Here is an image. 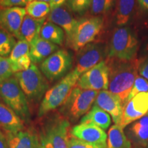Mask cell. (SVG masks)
Wrapping results in <instances>:
<instances>
[{"instance_id": "6da1fadb", "label": "cell", "mask_w": 148, "mask_h": 148, "mask_svg": "<svg viewBox=\"0 0 148 148\" xmlns=\"http://www.w3.org/2000/svg\"><path fill=\"white\" fill-rule=\"evenodd\" d=\"M106 62L109 69V91L117 95L123 106L138 76L140 59L134 58L130 60L107 58Z\"/></svg>"}, {"instance_id": "7a4b0ae2", "label": "cell", "mask_w": 148, "mask_h": 148, "mask_svg": "<svg viewBox=\"0 0 148 148\" xmlns=\"http://www.w3.org/2000/svg\"><path fill=\"white\" fill-rule=\"evenodd\" d=\"M70 123L60 113L45 119L38 133L40 148H68Z\"/></svg>"}, {"instance_id": "3957f363", "label": "cell", "mask_w": 148, "mask_h": 148, "mask_svg": "<svg viewBox=\"0 0 148 148\" xmlns=\"http://www.w3.org/2000/svg\"><path fill=\"white\" fill-rule=\"evenodd\" d=\"M79 77V75L73 70L53 87L48 89L43 96L38 108V116L42 117L62 106L72 89L76 86Z\"/></svg>"}, {"instance_id": "277c9868", "label": "cell", "mask_w": 148, "mask_h": 148, "mask_svg": "<svg viewBox=\"0 0 148 148\" xmlns=\"http://www.w3.org/2000/svg\"><path fill=\"white\" fill-rule=\"evenodd\" d=\"M0 98L23 121H29L30 111L27 98L15 77L12 76L0 82Z\"/></svg>"}, {"instance_id": "5b68a950", "label": "cell", "mask_w": 148, "mask_h": 148, "mask_svg": "<svg viewBox=\"0 0 148 148\" xmlns=\"http://www.w3.org/2000/svg\"><path fill=\"white\" fill-rule=\"evenodd\" d=\"M98 92L97 90H84L75 86L60 107V113L68 120L76 121L90 110Z\"/></svg>"}, {"instance_id": "8992f818", "label": "cell", "mask_w": 148, "mask_h": 148, "mask_svg": "<svg viewBox=\"0 0 148 148\" xmlns=\"http://www.w3.org/2000/svg\"><path fill=\"white\" fill-rule=\"evenodd\" d=\"M138 42L129 27H117L112 33L107 58L130 60L136 58Z\"/></svg>"}, {"instance_id": "52a82bcc", "label": "cell", "mask_w": 148, "mask_h": 148, "mask_svg": "<svg viewBox=\"0 0 148 148\" xmlns=\"http://www.w3.org/2000/svg\"><path fill=\"white\" fill-rule=\"evenodd\" d=\"M27 98L32 101H38L45 95L49 88L47 78L34 64L25 71L14 73Z\"/></svg>"}, {"instance_id": "ba28073f", "label": "cell", "mask_w": 148, "mask_h": 148, "mask_svg": "<svg viewBox=\"0 0 148 148\" xmlns=\"http://www.w3.org/2000/svg\"><path fill=\"white\" fill-rule=\"evenodd\" d=\"M103 27V18L101 16L81 18L77 22L76 29L69 45L75 51H79L94 41L102 31Z\"/></svg>"}, {"instance_id": "9c48e42d", "label": "cell", "mask_w": 148, "mask_h": 148, "mask_svg": "<svg viewBox=\"0 0 148 148\" xmlns=\"http://www.w3.org/2000/svg\"><path fill=\"white\" fill-rule=\"evenodd\" d=\"M73 64L71 53L66 49H58L47 57L40 64V70L49 81L62 77Z\"/></svg>"}, {"instance_id": "30bf717a", "label": "cell", "mask_w": 148, "mask_h": 148, "mask_svg": "<svg viewBox=\"0 0 148 148\" xmlns=\"http://www.w3.org/2000/svg\"><path fill=\"white\" fill-rule=\"evenodd\" d=\"M109 69L106 60H101L79 77L76 86L84 90L108 89Z\"/></svg>"}, {"instance_id": "8fae6325", "label": "cell", "mask_w": 148, "mask_h": 148, "mask_svg": "<svg viewBox=\"0 0 148 148\" xmlns=\"http://www.w3.org/2000/svg\"><path fill=\"white\" fill-rule=\"evenodd\" d=\"M77 51L73 71L79 77L103 60L106 53L103 46L98 43H89Z\"/></svg>"}, {"instance_id": "7c38bea8", "label": "cell", "mask_w": 148, "mask_h": 148, "mask_svg": "<svg viewBox=\"0 0 148 148\" xmlns=\"http://www.w3.org/2000/svg\"><path fill=\"white\" fill-rule=\"evenodd\" d=\"M148 112V92H140L127 101L123 106L120 125L124 128Z\"/></svg>"}, {"instance_id": "4fadbf2b", "label": "cell", "mask_w": 148, "mask_h": 148, "mask_svg": "<svg viewBox=\"0 0 148 148\" xmlns=\"http://www.w3.org/2000/svg\"><path fill=\"white\" fill-rule=\"evenodd\" d=\"M70 134L99 148H106L107 147L108 136L106 132L96 125L79 123L72 127Z\"/></svg>"}, {"instance_id": "5bb4252c", "label": "cell", "mask_w": 148, "mask_h": 148, "mask_svg": "<svg viewBox=\"0 0 148 148\" xmlns=\"http://www.w3.org/2000/svg\"><path fill=\"white\" fill-rule=\"evenodd\" d=\"M25 15L26 11L23 7L2 8L0 12V27L19 40L20 29Z\"/></svg>"}, {"instance_id": "9a60e30c", "label": "cell", "mask_w": 148, "mask_h": 148, "mask_svg": "<svg viewBox=\"0 0 148 148\" xmlns=\"http://www.w3.org/2000/svg\"><path fill=\"white\" fill-rule=\"evenodd\" d=\"M95 104L110 114L115 124L119 125L122 119L123 104L117 95L107 90L99 91Z\"/></svg>"}, {"instance_id": "2e32d148", "label": "cell", "mask_w": 148, "mask_h": 148, "mask_svg": "<svg viewBox=\"0 0 148 148\" xmlns=\"http://www.w3.org/2000/svg\"><path fill=\"white\" fill-rule=\"evenodd\" d=\"M47 21L56 24L63 29L66 36V42L69 44L78 22L69 11L63 7V5L53 9L48 15Z\"/></svg>"}, {"instance_id": "e0dca14e", "label": "cell", "mask_w": 148, "mask_h": 148, "mask_svg": "<svg viewBox=\"0 0 148 148\" xmlns=\"http://www.w3.org/2000/svg\"><path fill=\"white\" fill-rule=\"evenodd\" d=\"M5 134L8 148H40L38 134L32 129Z\"/></svg>"}, {"instance_id": "ac0fdd59", "label": "cell", "mask_w": 148, "mask_h": 148, "mask_svg": "<svg viewBox=\"0 0 148 148\" xmlns=\"http://www.w3.org/2000/svg\"><path fill=\"white\" fill-rule=\"evenodd\" d=\"M8 58L14 73L27 70L32 64L29 54V44L25 40H18Z\"/></svg>"}, {"instance_id": "d6986e66", "label": "cell", "mask_w": 148, "mask_h": 148, "mask_svg": "<svg viewBox=\"0 0 148 148\" xmlns=\"http://www.w3.org/2000/svg\"><path fill=\"white\" fill-rule=\"evenodd\" d=\"M126 136L135 147L148 145V114L136 120L126 128Z\"/></svg>"}, {"instance_id": "ffe728a7", "label": "cell", "mask_w": 148, "mask_h": 148, "mask_svg": "<svg viewBox=\"0 0 148 148\" xmlns=\"http://www.w3.org/2000/svg\"><path fill=\"white\" fill-rule=\"evenodd\" d=\"M58 50V46L38 36L29 44V54L32 63H39Z\"/></svg>"}, {"instance_id": "44dd1931", "label": "cell", "mask_w": 148, "mask_h": 148, "mask_svg": "<svg viewBox=\"0 0 148 148\" xmlns=\"http://www.w3.org/2000/svg\"><path fill=\"white\" fill-rule=\"evenodd\" d=\"M0 127L5 132L16 133L24 129L23 121L5 103L0 101Z\"/></svg>"}, {"instance_id": "7402d4cb", "label": "cell", "mask_w": 148, "mask_h": 148, "mask_svg": "<svg viewBox=\"0 0 148 148\" xmlns=\"http://www.w3.org/2000/svg\"><path fill=\"white\" fill-rule=\"evenodd\" d=\"M45 19L46 18H35L26 14L20 29L19 40H25L30 44L35 38L40 36V30Z\"/></svg>"}, {"instance_id": "603a6c76", "label": "cell", "mask_w": 148, "mask_h": 148, "mask_svg": "<svg viewBox=\"0 0 148 148\" xmlns=\"http://www.w3.org/2000/svg\"><path fill=\"white\" fill-rule=\"evenodd\" d=\"M80 123L96 125L106 130L111 124V117L108 112L94 104L87 113L82 116Z\"/></svg>"}, {"instance_id": "cb8c5ba5", "label": "cell", "mask_w": 148, "mask_h": 148, "mask_svg": "<svg viewBox=\"0 0 148 148\" xmlns=\"http://www.w3.org/2000/svg\"><path fill=\"white\" fill-rule=\"evenodd\" d=\"M132 143L120 125L114 124L110 127L108 133L106 148H131Z\"/></svg>"}, {"instance_id": "d4e9b609", "label": "cell", "mask_w": 148, "mask_h": 148, "mask_svg": "<svg viewBox=\"0 0 148 148\" xmlns=\"http://www.w3.org/2000/svg\"><path fill=\"white\" fill-rule=\"evenodd\" d=\"M40 37L56 45H62L65 33L56 24L49 21H45L40 32Z\"/></svg>"}, {"instance_id": "484cf974", "label": "cell", "mask_w": 148, "mask_h": 148, "mask_svg": "<svg viewBox=\"0 0 148 148\" xmlns=\"http://www.w3.org/2000/svg\"><path fill=\"white\" fill-rule=\"evenodd\" d=\"M136 0H116L115 7L116 23L119 26L128 23L134 11Z\"/></svg>"}, {"instance_id": "4316f807", "label": "cell", "mask_w": 148, "mask_h": 148, "mask_svg": "<svg viewBox=\"0 0 148 148\" xmlns=\"http://www.w3.org/2000/svg\"><path fill=\"white\" fill-rule=\"evenodd\" d=\"M25 8L26 14L35 18H46L51 10L49 3L38 1H29Z\"/></svg>"}, {"instance_id": "83f0119b", "label": "cell", "mask_w": 148, "mask_h": 148, "mask_svg": "<svg viewBox=\"0 0 148 148\" xmlns=\"http://www.w3.org/2000/svg\"><path fill=\"white\" fill-rule=\"evenodd\" d=\"M15 37L10 32L0 27V56L7 57L15 46L16 41Z\"/></svg>"}, {"instance_id": "f1b7e54d", "label": "cell", "mask_w": 148, "mask_h": 148, "mask_svg": "<svg viewBox=\"0 0 148 148\" xmlns=\"http://www.w3.org/2000/svg\"><path fill=\"white\" fill-rule=\"evenodd\" d=\"M115 0H92L90 12L94 16L106 14L113 8Z\"/></svg>"}, {"instance_id": "f546056e", "label": "cell", "mask_w": 148, "mask_h": 148, "mask_svg": "<svg viewBox=\"0 0 148 148\" xmlns=\"http://www.w3.org/2000/svg\"><path fill=\"white\" fill-rule=\"evenodd\" d=\"M92 0H68L65 4L74 13L82 14L90 9Z\"/></svg>"}, {"instance_id": "4dcf8cb0", "label": "cell", "mask_w": 148, "mask_h": 148, "mask_svg": "<svg viewBox=\"0 0 148 148\" xmlns=\"http://www.w3.org/2000/svg\"><path fill=\"white\" fill-rule=\"evenodd\" d=\"M148 92V80L141 76H137L135 79L132 90L130 92L127 101L140 92Z\"/></svg>"}, {"instance_id": "1f68e13d", "label": "cell", "mask_w": 148, "mask_h": 148, "mask_svg": "<svg viewBox=\"0 0 148 148\" xmlns=\"http://www.w3.org/2000/svg\"><path fill=\"white\" fill-rule=\"evenodd\" d=\"M14 73L10 60L0 56V82L12 77Z\"/></svg>"}, {"instance_id": "d6a6232c", "label": "cell", "mask_w": 148, "mask_h": 148, "mask_svg": "<svg viewBox=\"0 0 148 148\" xmlns=\"http://www.w3.org/2000/svg\"><path fill=\"white\" fill-rule=\"evenodd\" d=\"M68 148H99L92 144L86 143L74 137L70 134L68 141Z\"/></svg>"}, {"instance_id": "836d02e7", "label": "cell", "mask_w": 148, "mask_h": 148, "mask_svg": "<svg viewBox=\"0 0 148 148\" xmlns=\"http://www.w3.org/2000/svg\"><path fill=\"white\" fill-rule=\"evenodd\" d=\"M29 0H1L0 1V6L2 8L10 7L26 6Z\"/></svg>"}, {"instance_id": "e575fe53", "label": "cell", "mask_w": 148, "mask_h": 148, "mask_svg": "<svg viewBox=\"0 0 148 148\" xmlns=\"http://www.w3.org/2000/svg\"><path fill=\"white\" fill-rule=\"evenodd\" d=\"M138 73L140 76L148 80V56L140 59Z\"/></svg>"}, {"instance_id": "d590c367", "label": "cell", "mask_w": 148, "mask_h": 148, "mask_svg": "<svg viewBox=\"0 0 148 148\" xmlns=\"http://www.w3.org/2000/svg\"><path fill=\"white\" fill-rule=\"evenodd\" d=\"M68 0H51L50 3L51 9V10H53V9L54 8L62 6L64 3H66V2Z\"/></svg>"}, {"instance_id": "8d00e7d4", "label": "cell", "mask_w": 148, "mask_h": 148, "mask_svg": "<svg viewBox=\"0 0 148 148\" xmlns=\"http://www.w3.org/2000/svg\"><path fill=\"white\" fill-rule=\"evenodd\" d=\"M0 148H8L6 136L5 134L1 132V130H0Z\"/></svg>"}, {"instance_id": "74e56055", "label": "cell", "mask_w": 148, "mask_h": 148, "mask_svg": "<svg viewBox=\"0 0 148 148\" xmlns=\"http://www.w3.org/2000/svg\"><path fill=\"white\" fill-rule=\"evenodd\" d=\"M140 6L148 10V0H137Z\"/></svg>"}, {"instance_id": "f35d334b", "label": "cell", "mask_w": 148, "mask_h": 148, "mask_svg": "<svg viewBox=\"0 0 148 148\" xmlns=\"http://www.w3.org/2000/svg\"><path fill=\"white\" fill-rule=\"evenodd\" d=\"M44 1V2L49 3L50 4L51 0H29V1Z\"/></svg>"}, {"instance_id": "ab89813d", "label": "cell", "mask_w": 148, "mask_h": 148, "mask_svg": "<svg viewBox=\"0 0 148 148\" xmlns=\"http://www.w3.org/2000/svg\"><path fill=\"white\" fill-rule=\"evenodd\" d=\"M145 49H146V51H147L148 52V42H147V45H146V47H145Z\"/></svg>"}, {"instance_id": "60d3db41", "label": "cell", "mask_w": 148, "mask_h": 148, "mask_svg": "<svg viewBox=\"0 0 148 148\" xmlns=\"http://www.w3.org/2000/svg\"><path fill=\"white\" fill-rule=\"evenodd\" d=\"M1 9H2V8H1V6H0V12H1Z\"/></svg>"}, {"instance_id": "b9f144b4", "label": "cell", "mask_w": 148, "mask_h": 148, "mask_svg": "<svg viewBox=\"0 0 148 148\" xmlns=\"http://www.w3.org/2000/svg\"><path fill=\"white\" fill-rule=\"evenodd\" d=\"M136 148H142V147H136Z\"/></svg>"}, {"instance_id": "7bdbcfd3", "label": "cell", "mask_w": 148, "mask_h": 148, "mask_svg": "<svg viewBox=\"0 0 148 148\" xmlns=\"http://www.w3.org/2000/svg\"><path fill=\"white\" fill-rule=\"evenodd\" d=\"M147 148H148V145H147Z\"/></svg>"}, {"instance_id": "ee69618b", "label": "cell", "mask_w": 148, "mask_h": 148, "mask_svg": "<svg viewBox=\"0 0 148 148\" xmlns=\"http://www.w3.org/2000/svg\"><path fill=\"white\" fill-rule=\"evenodd\" d=\"M0 1H1V0H0Z\"/></svg>"}]
</instances>
